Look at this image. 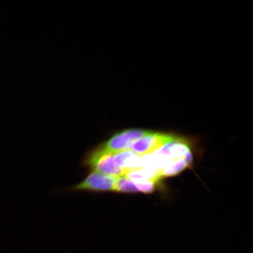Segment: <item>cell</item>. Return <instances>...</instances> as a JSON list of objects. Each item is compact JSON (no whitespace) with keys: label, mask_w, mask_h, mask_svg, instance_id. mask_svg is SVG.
Returning <instances> with one entry per match:
<instances>
[{"label":"cell","mask_w":253,"mask_h":253,"mask_svg":"<svg viewBox=\"0 0 253 253\" xmlns=\"http://www.w3.org/2000/svg\"><path fill=\"white\" fill-rule=\"evenodd\" d=\"M114 162L124 174L141 167V157L129 150H126L114 155Z\"/></svg>","instance_id":"obj_5"},{"label":"cell","mask_w":253,"mask_h":253,"mask_svg":"<svg viewBox=\"0 0 253 253\" xmlns=\"http://www.w3.org/2000/svg\"><path fill=\"white\" fill-rule=\"evenodd\" d=\"M114 155L99 146L87 155L84 164L94 172L112 176H123L124 172L114 162Z\"/></svg>","instance_id":"obj_1"},{"label":"cell","mask_w":253,"mask_h":253,"mask_svg":"<svg viewBox=\"0 0 253 253\" xmlns=\"http://www.w3.org/2000/svg\"><path fill=\"white\" fill-rule=\"evenodd\" d=\"M150 131L141 128H128L116 132L108 140L104 142L100 147L104 151L115 154L127 150L134 142L144 137Z\"/></svg>","instance_id":"obj_2"},{"label":"cell","mask_w":253,"mask_h":253,"mask_svg":"<svg viewBox=\"0 0 253 253\" xmlns=\"http://www.w3.org/2000/svg\"><path fill=\"white\" fill-rule=\"evenodd\" d=\"M114 191L125 193H137L139 192L135 183L124 176L117 177Z\"/></svg>","instance_id":"obj_7"},{"label":"cell","mask_w":253,"mask_h":253,"mask_svg":"<svg viewBox=\"0 0 253 253\" xmlns=\"http://www.w3.org/2000/svg\"><path fill=\"white\" fill-rule=\"evenodd\" d=\"M156 183L153 181H147L135 183V185L137 186L139 192L150 194L154 192L155 188H156Z\"/></svg>","instance_id":"obj_8"},{"label":"cell","mask_w":253,"mask_h":253,"mask_svg":"<svg viewBox=\"0 0 253 253\" xmlns=\"http://www.w3.org/2000/svg\"><path fill=\"white\" fill-rule=\"evenodd\" d=\"M134 183L153 181L157 183L163 177L157 172L144 168L130 170L123 175Z\"/></svg>","instance_id":"obj_6"},{"label":"cell","mask_w":253,"mask_h":253,"mask_svg":"<svg viewBox=\"0 0 253 253\" xmlns=\"http://www.w3.org/2000/svg\"><path fill=\"white\" fill-rule=\"evenodd\" d=\"M117 177L93 171L84 181L76 185L73 189L75 191H114Z\"/></svg>","instance_id":"obj_4"},{"label":"cell","mask_w":253,"mask_h":253,"mask_svg":"<svg viewBox=\"0 0 253 253\" xmlns=\"http://www.w3.org/2000/svg\"><path fill=\"white\" fill-rule=\"evenodd\" d=\"M176 136L164 132L150 131L129 146L127 150L133 152L139 156L153 154L164 145L172 141Z\"/></svg>","instance_id":"obj_3"}]
</instances>
